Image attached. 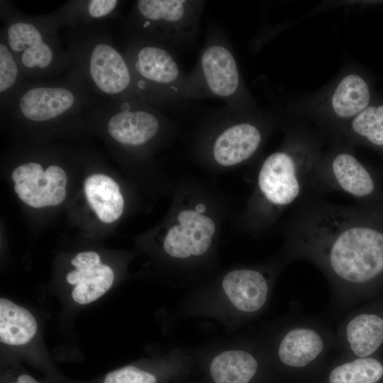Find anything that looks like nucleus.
I'll return each mask as SVG.
<instances>
[{
  "mask_svg": "<svg viewBox=\"0 0 383 383\" xmlns=\"http://www.w3.org/2000/svg\"><path fill=\"white\" fill-rule=\"evenodd\" d=\"M222 287L236 310L251 315L265 306L271 286L267 276L260 271L239 269L231 271L223 277Z\"/></svg>",
  "mask_w": 383,
  "mask_h": 383,
  "instance_id": "4468645a",
  "label": "nucleus"
},
{
  "mask_svg": "<svg viewBox=\"0 0 383 383\" xmlns=\"http://www.w3.org/2000/svg\"><path fill=\"white\" fill-rule=\"evenodd\" d=\"M67 43L71 70L96 97L140 99L122 52L103 26L74 28Z\"/></svg>",
  "mask_w": 383,
  "mask_h": 383,
  "instance_id": "7ed1b4c3",
  "label": "nucleus"
},
{
  "mask_svg": "<svg viewBox=\"0 0 383 383\" xmlns=\"http://www.w3.org/2000/svg\"><path fill=\"white\" fill-rule=\"evenodd\" d=\"M369 101L366 82L358 75L350 74L338 85L332 97V106L337 116L350 118L365 109Z\"/></svg>",
  "mask_w": 383,
  "mask_h": 383,
  "instance_id": "6ab92c4d",
  "label": "nucleus"
},
{
  "mask_svg": "<svg viewBox=\"0 0 383 383\" xmlns=\"http://www.w3.org/2000/svg\"><path fill=\"white\" fill-rule=\"evenodd\" d=\"M258 367V361L250 352L231 350L213 358L210 374L214 383H250Z\"/></svg>",
  "mask_w": 383,
  "mask_h": 383,
  "instance_id": "f3484780",
  "label": "nucleus"
},
{
  "mask_svg": "<svg viewBox=\"0 0 383 383\" xmlns=\"http://www.w3.org/2000/svg\"><path fill=\"white\" fill-rule=\"evenodd\" d=\"M191 99L214 97L235 105L241 89L236 60L219 30L209 31L194 70L187 75Z\"/></svg>",
  "mask_w": 383,
  "mask_h": 383,
  "instance_id": "0eeeda50",
  "label": "nucleus"
},
{
  "mask_svg": "<svg viewBox=\"0 0 383 383\" xmlns=\"http://www.w3.org/2000/svg\"><path fill=\"white\" fill-rule=\"evenodd\" d=\"M335 350V335L321 323L310 320L293 322L282 333L276 355L284 366L306 368Z\"/></svg>",
  "mask_w": 383,
  "mask_h": 383,
  "instance_id": "9d476101",
  "label": "nucleus"
},
{
  "mask_svg": "<svg viewBox=\"0 0 383 383\" xmlns=\"http://www.w3.org/2000/svg\"><path fill=\"white\" fill-rule=\"evenodd\" d=\"M18 383H40L28 374H21L17 379Z\"/></svg>",
  "mask_w": 383,
  "mask_h": 383,
  "instance_id": "b1692460",
  "label": "nucleus"
},
{
  "mask_svg": "<svg viewBox=\"0 0 383 383\" xmlns=\"http://www.w3.org/2000/svg\"><path fill=\"white\" fill-rule=\"evenodd\" d=\"M120 3L117 0L70 1L57 12L63 26L74 28L101 26L116 15Z\"/></svg>",
  "mask_w": 383,
  "mask_h": 383,
  "instance_id": "dca6fc26",
  "label": "nucleus"
},
{
  "mask_svg": "<svg viewBox=\"0 0 383 383\" xmlns=\"http://www.w3.org/2000/svg\"><path fill=\"white\" fill-rule=\"evenodd\" d=\"M311 189L339 191L364 202L383 199L374 174L355 156L347 152L335 155L326 165H315Z\"/></svg>",
  "mask_w": 383,
  "mask_h": 383,
  "instance_id": "1a4fd4ad",
  "label": "nucleus"
},
{
  "mask_svg": "<svg viewBox=\"0 0 383 383\" xmlns=\"http://www.w3.org/2000/svg\"><path fill=\"white\" fill-rule=\"evenodd\" d=\"M335 335V350L345 358L373 356L383 346V315L364 309L350 311Z\"/></svg>",
  "mask_w": 383,
  "mask_h": 383,
  "instance_id": "9b49d317",
  "label": "nucleus"
},
{
  "mask_svg": "<svg viewBox=\"0 0 383 383\" xmlns=\"http://www.w3.org/2000/svg\"><path fill=\"white\" fill-rule=\"evenodd\" d=\"M206 207L204 204H198L196 207V211L199 213H202L205 211Z\"/></svg>",
  "mask_w": 383,
  "mask_h": 383,
  "instance_id": "393cba45",
  "label": "nucleus"
},
{
  "mask_svg": "<svg viewBox=\"0 0 383 383\" xmlns=\"http://www.w3.org/2000/svg\"><path fill=\"white\" fill-rule=\"evenodd\" d=\"M122 53L140 99L156 107L190 99L187 76L167 47L131 38Z\"/></svg>",
  "mask_w": 383,
  "mask_h": 383,
  "instance_id": "39448f33",
  "label": "nucleus"
},
{
  "mask_svg": "<svg viewBox=\"0 0 383 383\" xmlns=\"http://www.w3.org/2000/svg\"><path fill=\"white\" fill-rule=\"evenodd\" d=\"M289 251L323 273L334 311H350L383 282V199L357 206L305 201L293 216Z\"/></svg>",
  "mask_w": 383,
  "mask_h": 383,
  "instance_id": "f257e3e1",
  "label": "nucleus"
},
{
  "mask_svg": "<svg viewBox=\"0 0 383 383\" xmlns=\"http://www.w3.org/2000/svg\"><path fill=\"white\" fill-rule=\"evenodd\" d=\"M152 374L134 366L115 370L105 377L103 383H156Z\"/></svg>",
  "mask_w": 383,
  "mask_h": 383,
  "instance_id": "5701e85b",
  "label": "nucleus"
},
{
  "mask_svg": "<svg viewBox=\"0 0 383 383\" xmlns=\"http://www.w3.org/2000/svg\"><path fill=\"white\" fill-rule=\"evenodd\" d=\"M16 383H18V382H16Z\"/></svg>",
  "mask_w": 383,
  "mask_h": 383,
  "instance_id": "a878e982",
  "label": "nucleus"
},
{
  "mask_svg": "<svg viewBox=\"0 0 383 383\" xmlns=\"http://www.w3.org/2000/svg\"><path fill=\"white\" fill-rule=\"evenodd\" d=\"M383 377V363L370 356L350 357L335 365L328 377V383H377Z\"/></svg>",
  "mask_w": 383,
  "mask_h": 383,
  "instance_id": "aec40b11",
  "label": "nucleus"
},
{
  "mask_svg": "<svg viewBox=\"0 0 383 383\" xmlns=\"http://www.w3.org/2000/svg\"><path fill=\"white\" fill-rule=\"evenodd\" d=\"M205 1L138 0L126 26L132 38L146 39L166 47L185 46L196 38Z\"/></svg>",
  "mask_w": 383,
  "mask_h": 383,
  "instance_id": "423d86ee",
  "label": "nucleus"
},
{
  "mask_svg": "<svg viewBox=\"0 0 383 383\" xmlns=\"http://www.w3.org/2000/svg\"><path fill=\"white\" fill-rule=\"evenodd\" d=\"M35 317L25 308L11 300L0 299V340L10 345L29 342L37 331Z\"/></svg>",
  "mask_w": 383,
  "mask_h": 383,
  "instance_id": "a211bd4d",
  "label": "nucleus"
},
{
  "mask_svg": "<svg viewBox=\"0 0 383 383\" xmlns=\"http://www.w3.org/2000/svg\"><path fill=\"white\" fill-rule=\"evenodd\" d=\"M262 140L260 130L249 122H236L226 128L214 140V160L222 166H233L250 157Z\"/></svg>",
  "mask_w": 383,
  "mask_h": 383,
  "instance_id": "2eb2a0df",
  "label": "nucleus"
},
{
  "mask_svg": "<svg viewBox=\"0 0 383 383\" xmlns=\"http://www.w3.org/2000/svg\"><path fill=\"white\" fill-rule=\"evenodd\" d=\"M352 128L370 143L383 145V106H368L353 120Z\"/></svg>",
  "mask_w": 383,
  "mask_h": 383,
  "instance_id": "4be33fe9",
  "label": "nucleus"
},
{
  "mask_svg": "<svg viewBox=\"0 0 383 383\" xmlns=\"http://www.w3.org/2000/svg\"><path fill=\"white\" fill-rule=\"evenodd\" d=\"M99 101L71 70L60 79L27 80L1 111L30 123H54L80 114L91 115Z\"/></svg>",
  "mask_w": 383,
  "mask_h": 383,
  "instance_id": "20e7f679",
  "label": "nucleus"
},
{
  "mask_svg": "<svg viewBox=\"0 0 383 383\" xmlns=\"http://www.w3.org/2000/svg\"><path fill=\"white\" fill-rule=\"evenodd\" d=\"M71 263L76 267L66 279L75 285L72 297L79 304L91 303L104 294L112 286L114 274L112 269L101 262L98 253L93 251L78 253Z\"/></svg>",
  "mask_w": 383,
  "mask_h": 383,
  "instance_id": "ddd939ff",
  "label": "nucleus"
},
{
  "mask_svg": "<svg viewBox=\"0 0 383 383\" xmlns=\"http://www.w3.org/2000/svg\"><path fill=\"white\" fill-rule=\"evenodd\" d=\"M4 27L1 38L6 42L28 80H45L70 67V58L58 35L63 26L57 11L30 16L8 1H1Z\"/></svg>",
  "mask_w": 383,
  "mask_h": 383,
  "instance_id": "f03ea898",
  "label": "nucleus"
},
{
  "mask_svg": "<svg viewBox=\"0 0 383 383\" xmlns=\"http://www.w3.org/2000/svg\"><path fill=\"white\" fill-rule=\"evenodd\" d=\"M28 79L18 61L2 38H0V101L4 106Z\"/></svg>",
  "mask_w": 383,
  "mask_h": 383,
  "instance_id": "412c9836",
  "label": "nucleus"
},
{
  "mask_svg": "<svg viewBox=\"0 0 383 383\" xmlns=\"http://www.w3.org/2000/svg\"><path fill=\"white\" fill-rule=\"evenodd\" d=\"M177 219L180 225L174 226L167 232L163 243L165 251L181 259L205 253L215 232L213 221L193 210L182 211Z\"/></svg>",
  "mask_w": 383,
  "mask_h": 383,
  "instance_id": "f8f14e48",
  "label": "nucleus"
},
{
  "mask_svg": "<svg viewBox=\"0 0 383 383\" xmlns=\"http://www.w3.org/2000/svg\"><path fill=\"white\" fill-rule=\"evenodd\" d=\"M316 164H302L286 151L275 152L263 162L258 175V187L265 199L277 208L299 201L307 189Z\"/></svg>",
  "mask_w": 383,
  "mask_h": 383,
  "instance_id": "6e6552de",
  "label": "nucleus"
}]
</instances>
